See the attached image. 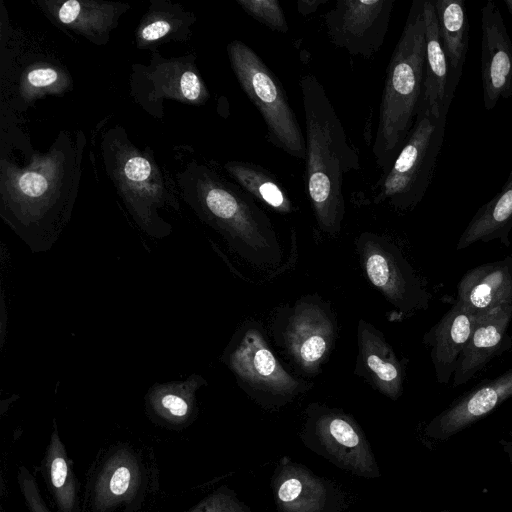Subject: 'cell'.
<instances>
[{"mask_svg": "<svg viewBox=\"0 0 512 512\" xmlns=\"http://www.w3.org/2000/svg\"><path fill=\"white\" fill-rule=\"evenodd\" d=\"M121 131H109L102 143L107 172L137 225L150 237L165 238L172 226L158 210L165 206L178 209L177 199L166 188L151 157L134 147Z\"/></svg>", "mask_w": 512, "mask_h": 512, "instance_id": "5", "label": "cell"}, {"mask_svg": "<svg viewBox=\"0 0 512 512\" xmlns=\"http://www.w3.org/2000/svg\"><path fill=\"white\" fill-rule=\"evenodd\" d=\"M148 76L152 78L155 95L189 104H203L209 98V92L192 64L161 63Z\"/></svg>", "mask_w": 512, "mask_h": 512, "instance_id": "27", "label": "cell"}, {"mask_svg": "<svg viewBox=\"0 0 512 512\" xmlns=\"http://www.w3.org/2000/svg\"><path fill=\"white\" fill-rule=\"evenodd\" d=\"M478 316L455 300L426 335L425 342L431 347V358L439 383L447 384L454 376Z\"/></svg>", "mask_w": 512, "mask_h": 512, "instance_id": "16", "label": "cell"}, {"mask_svg": "<svg viewBox=\"0 0 512 512\" xmlns=\"http://www.w3.org/2000/svg\"><path fill=\"white\" fill-rule=\"evenodd\" d=\"M332 323L312 305L298 308L287 329V343L297 362L314 371L326 355L332 340Z\"/></svg>", "mask_w": 512, "mask_h": 512, "instance_id": "19", "label": "cell"}, {"mask_svg": "<svg viewBox=\"0 0 512 512\" xmlns=\"http://www.w3.org/2000/svg\"><path fill=\"white\" fill-rule=\"evenodd\" d=\"M43 462L50 489L60 512H75L76 481L66 449L60 440L55 420Z\"/></svg>", "mask_w": 512, "mask_h": 512, "instance_id": "28", "label": "cell"}, {"mask_svg": "<svg viewBox=\"0 0 512 512\" xmlns=\"http://www.w3.org/2000/svg\"><path fill=\"white\" fill-rule=\"evenodd\" d=\"M456 300L477 315L512 306V254L468 270L457 285Z\"/></svg>", "mask_w": 512, "mask_h": 512, "instance_id": "17", "label": "cell"}, {"mask_svg": "<svg viewBox=\"0 0 512 512\" xmlns=\"http://www.w3.org/2000/svg\"><path fill=\"white\" fill-rule=\"evenodd\" d=\"M359 343L364 366L372 379L386 395L396 399L402 390L403 371L393 351L366 323L360 325Z\"/></svg>", "mask_w": 512, "mask_h": 512, "instance_id": "25", "label": "cell"}, {"mask_svg": "<svg viewBox=\"0 0 512 512\" xmlns=\"http://www.w3.org/2000/svg\"><path fill=\"white\" fill-rule=\"evenodd\" d=\"M362 239L365 271L371 283L402 309H425L429 297L406 262L374 235H363Z\"/></svg>", "mask_w": 512, "mask_h": 512, "instance_id": "12", "label": "cell"}, {"mask_svg": "<svg viewBox=\"0 0 512 512\" xmlns=\"http://www.w3.org/2000/svg\"><path fill=\"white\" fill-rule=\"evenodd\" d=\"M442 512H447V511H442Z\"/></svg>", "mask_w": 512, "mask_h": 512, "instance_id": "37", "label": "cell"}, {"mask_svg": "<svg viewBox=\"0 0 512 512\" xmlns=\"http://www.w3.org/2000/svg\"><path fill=\"white\" fill-rule=\"evenodd\" d=\"M141 474L135 456L120 449L107 459L96 479L94 506L105 511L130 501L140 486Z\"/></svg>", "mask_w": 512, "mask_h": 512, "instance_id": "22", "label": "cell"}, {"mask_svg": "<svg viewBox=\"0 0 512 512\" xmlns=\"http://www.w3.org/2000/svg\"><path fill=\"white\" fill-rule=\"evenodd\" d=\"M422 0L412 2L388 63L372 153L386 173L420 110L425 75V24Z\"/></svg>", "mask_w": 512, "mask_h": 512, "instance_id": "3", "label": "cell"}, {"mask_svg": "<svg viewBox=\"0 0 512 512\" xmlns=\"http://www.w3.org/2000/svg\"><path fill=\"white\" fill-rule=\"evenodd\" d=\"M512 229V180L506 181L502 190L481 206L461 234L456 249H465L476 242L499 240L510 245Z\"/></svg>", "mask_w": 512, "mask_h": 512, "instance_id": "23", "label": "cell"}, {"mask_svg": "<svg viewBox=\"0 0 512 512\" xmlns=\"http://www.w3.org/2000/svg\"><path fill=\"white\" fill-rule=\"evenodd\" d=\"M481 80L486 110L512 97V41L498 6L488 1L481 8Z\"/></svg>", "mask_w": 512, "mask_h": 512, "instance_id": "11", "label": "cell"}, {"mask_svg": "<svg viewBox=\"0 0 512 512\" xmlns=\"http://www.w3.org/2000/svg\"><path fill=\"white\" fill-rule=\"evenodd\" d=\"M68 76L53 65L40 64L30 67L23 75L21 92L32 99L48 93H60L69 86Z\"/></svg>", "mask_w": 512, "mask_h": 512, "instance_id": "30", "label": "cell"}, {"mask_svg": "<svg viewBox=\"0 0 512 512\" xmlns=\"http://www.w3.org/2000/svg\"><path fill=\"white\" fill-rule=\"evenodd\" d=\"M226 358L235 375L252 388L280 396L298 390V382L282 368L256 330L247 331Z\"/></svg>", "mask_w": 512, "mask_h": 512, "instance_id": "13", "label": "cell"}, {"mask_svg": "<svg viewBox=\"0 0 512 512\" xmlns=\"http://www.w3.org/2000/svg\"><path fill=\"white\" fill-rule=\"evenodd\" d=\"M185 202L234 246L264 248L273 239L269 218L253 197L207 166L193 163L179 176Z\"/></svg>", "mask_w": 512, "mask_h": 512, "instance_id": "4", "label": "cell"}, {"mask_svg": "<svg viewBox=\"0 0 512 512\" xmlns=\"http://www.w3.org/2000/svg\"><path fill=\"white\" fill-rule=\"evenodd\" d=\"M326 2V0H299L297 1V10L302 16H307L314 13L320 5Z\"/></svg>", "mask_w": 512, "mask_h": 512, "instance_id": "34", "label": "cell"}, {"mask_svg": "<svg viewBox=\"0 0 512 512\" xmlns=\"http://www.w3.org/2000/svg\"><path fill=\"white\" fill-rule=\"evenodd\" d=\"M433 4L449 65V93L453 97L468 50L469 24L465 1L435 0Z\"/></svg>", "mask_w": 512, "mask_h": 512, "instance_id": "24", "label": "cell"}, {"mask_svg": "<svg viewBox=\"0 0 512 512\" xmlns=\"http://www.w3.org/2000/svg\"><path fill=\"white\" fill-rule=\"evenodd\" d=\"M184 23V13H178L175 7L150 9L137 30V44L146 47L174 38L177 32L184 30Z\"/></svg>", "mask_w": 512, "mask_h": 512, "instance_id": "29", "label": "cell"}, {"mask_svg": "<svg viewBox=\"0 0 512 512\" xmlns=\"http://www.w3.org/2000/svg\"><path fill=\"white\" fill-rule=\"evenodd\" d=\"M395 0H338L324 16L330 42L351 56L371 58L382 47Z\"/></svg>", "mask_w": 512, "mask_h": 512, "instance_id": "9", "label": "cell"}, {"mask_svg": "<svg viewBox=\"0 0 512 512\" xmlns=\"http://www.w3.org/2000/svg\"><path fill=\"white\" fill-rule=\"evenodd\" d=\"M190 512H252L250 508L240 501L236 494L221 487L204 498Z\"/></svg>", "mask_w": 512, "mask_h": 512, "instance_id": "32", "label": "cell"}, {"mask_svg": "<svg viewBox=\"0 0 512 512\" xmlns=\"http://www.w3.org/2000/svg\"><path fill=\"white\" fill-rule=\"evenodd\" d=\"M18 483L30 512H51L39 493L34 477L24 466L19 467Z\"/></svg>", "mask_w": 512, "mask_h": 512, "instance_id": "33", "label": "cell"}, {"mask_svg": "<svg viewBox=\"0 0 512 512\" xmlns=\"http://www.w3.org/2000/svg\"><path fill=\"white\" fill-rule=\"evenodd\" d=\"M512 306H503L480 314L453 376V387L467 383L494 357L512 345L507 328Z\"/></svg>", "mask_w": 512, "mask_h": 512, "instance_id": "15", "label": "cell"}, {"mask_svg": "<svg viewBox=\"0 0 512 512\" xmlns=\"http://www.w3.org/2000/svg\"><path fill=\"white\" fill-rule=\"evenodd\" d=\"M237 4L254 20L273 31L287 33L289 26L278 0H236Z\"/></svg>", "mask_w": 512, "mask_h": 512, "instance_id": "31", "label": "cell"}, {"mask_svg": "<svg viewBox=\"0 0 512 512\" xmlns=\"http://www.w3.org/2000/svg\"><path fill=\"white\" fill-rule=\"evenodd\" d=\"M206 384L198 374L185 380L155 383L145 396L147 411L166 424L184 425L196 414V392Z\"/></svg>", "mask_w": 512, "mask_h": 512, "instance_id": "21", "label": "cell"}, {"mask_svg": "<svg viewBox=\"0 0 512 512\" xmlns=\"http://www.w3.org/2000/svg\"><path fill=\"white\" fill-rule=\"evenodd\" d=\"M71 154L57 144L24 168L2 162L0 215L33 253L49 251L71 218L78 179Z\"/></svg>", "mask_w": 512, "mask_h": 512, "instance_id": "1", "label": "cell"}, {"mask_svg": "<svg viewBox=\"0 0 512 512\" xmlns=\"http://www.w3.org/2000/svg\"><path fill=\"white\" fill-rule=\"evenodd\" d=\"M299 85L306 130V193L320 227L333 233L345 214L344 176L358 170L360 160L321 82L305 74Z\"/></svg>", "mask_w": 512, "mask_h": 512, "instance_id": "2", "label": "cell"}, {"mask_svg": "<svg viewBox=\"0 0 512 512\" xmlns=\"http://www.w3.org/2000/svg\"><path fill=\"white\" fill-rule=\"evenodd\" d=\"M301 438L308 449L346 472L363 478L380 476L364 432L341 412L322 409L311 413Z\"/></svg>", "mask_w": 512, "mask_h": 512, "instance_id": "8", "label": "cell"}, {"mask_svg": "<svg viewBox=\"0 0 512 512\" xmlns=\"http://www.w3.org/2000/svg\"><path fill=\"white\" fill-rule=\"evenodd\" d=\"M510 180H512V169H511V171H510V173H509V176H508L507 181H510Z\"/></svg>", "mask_w": 512, "mask_h": 512, "instance_id": "36", "label": "cell"}, {"mask_svg": "<svg viewBox=\"0 0 512 512\" xmlns=\"http://www.w3.org/2000/svg\"><path fill=\"white\" fill-rule=\"evenodd\" d=\"M425 24V75L421 105L435 116L448 111L452 96L449 93V65L439 34L433 1L423 3Z\"/></svg>", "mask_w": 512, "mask_h": 512, "instance_id": "18", "label": "cell"}, {"mask_svg": "<svg viewBox=\"0 0 512 512\" xmlns=\"http://www.w3.org/2000/svg\"><path fill=\"white\" fill-rule=\"evenodd\" d=\"M512 396V368L456 399L428 425L427 433L447 438L490 413Z\"/></svg>", "mask_w": 512, "mask_h": 512, "instance_id": "14", "label": "cell"}, {"mask_svg": "<svg viewBox=\"0 0 512 512\" xmlns=\"http://www.w3.org/2000/svg\"><path fill=\"white\" fill-rule=\"evenodd\" d=\"M226 172L253 198L279 213L293 211L292 201L279 180L265 168L245 161H228Z\"/></svg>", "mask_w": 512, "mask_h": 512, "instance_id": "26", "label": "cell"}, {"mask_svg": "<svg viewBox=\"0 0 512 512\" xmlns=\"http://www.w3.org/2000/svg\"><path fill=\"white\" fill-rule=\"evenodd\" d=\"M447 114L444 111L435 116L420 106L406 142L377 185L376 202L387 201L395 208L407 210L423 199L433 179Z\"/></svg>", "mask_w": 512, "mask_h": 512, "instance_id": "7", "label": "cell"}, {"mask_svg": "<svg viewBox=\"0 0 512 512\" xmlns=\"http://www.w3.org/2000/svg\"><path fill=\"white\" fill-rule=\"evenodd\" d=\"M56 20L93 42L103 43L126 5L109 2L68 0L46 2Z\"/></svg>", "mask_w": 512, "mask_h": 512, "instance_id": "20", "label": "cell"}, {"mask_svg": "<svg viewBox=\"0 0 512 512\" xmlns=\"http://www.w3.org/2000/svg\"><path fill=\"white\" fill-rule=\"evenodd\" d=\"M504 4L506 5V8L509 12V14L511 15V18H512V0H504L503 1Z\"/></svg>", "mask_w": 512, "mask_h": 512, "instance_id": "35", "label": "cell"}, {"mask_svg": "<svg viewBox=\"0 0 512 512\" xmlns=\"http://www.w3.org/2000/svg\"><path fill=\"white\" fill-rule=\"evenodd\" d=\"M233 73L263 118L270 144L298 160L306 158L305 135L277 76L261 57L240 40L227 45Z\"/></svg>", "mask_w": 512, "mask_h": 512, "instance_id": "6", "label": "cell"}, {"mask_svg": "<svg viewBox=\"0 0 512 512\" xmlns=\"http://www.w3.org/2000/svg\"><path fill=\"white\" fill-rule=\"evenodd\" d=\"M271 487L280 512H340L344 504L340 490L329 480L287 457L278 462Z\"/></svg>", "mask_w": 512, "mask_h": 512, "instance_id": "10", "label": "cell"}]
</instances>
